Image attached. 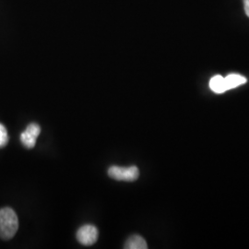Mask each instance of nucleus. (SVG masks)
Segmentation results:
<instances>
[{
  "label": "nucleus",
  "mask_w": 249,
  "mask_h": 249,
  "mask_svg": "<svg viewBox=\"0 0 249 249\" xmlns=\"http://www.w3.org/2000/svg\"><path fill=\"white\" fill-rule=\"evenodd\" d=\"M108 176L116 181L133 182L140 177V171L135 165L130 167H120L114 165L108 169Z\"/></svg>",
  "instance_id": "obj_2"
},
{
  "label": "nucleus",
  "mask_w": 249,
  "mask_h": 249,
  "mask_svg": "<svg viewBox=\"0 0 249 249\" xmlns=\"http://www.w3.org/2000/svg\"><path fill=\"white\" fill-rule=\"evenodd\" d=\"M224 79H225V82H226L227 89L236 88V87L243 85L247 82V79L244 76L239 75V74H230Z\"/></svg>",
  "instance_id": "obj_7"
},
{
  "label": "nucleus",
  "mask_w": 249,
  "mask_h": 249,
  "mask_svg": "<svg viewBox=\"0 0 249 249\" xmlns=\"http://www.w3.org/2000/svg\"><path fill=\"white\" fill-rule=\"evenodd\" d=\"M124 249H147L148 246L142 236L134 234L131 235L124 244Z\"/></svg>",
  "instance_id": "obj_5"
},
{
  "label": "nucleus",
  "mask_w": 249,
  "mask_h": 249,
  "mask_svg": "<svg viewBox=\"0 0 249 249\" xmlns=\"http://www.w3.org/2000/svg\"><path fill=\"white\" fill-rule=\"evenodd\" d=\"M98 229L91 224L81 226L77 231V239L83 246H92L98 240Z\"/></svg>",
  "instance_id": "obj_3"
},
{
  "label": "nucleus",
  "mask_w": 249,
  "mask_h": 249,
  "mask_svg": "<svg viewBox=\"0 0 249 249\" xmlns=\"http://www.w3.org/2000/svg\"><path fill=\"white\" fill-rule=\"evenodd\" d=\"M244 6H245L246 14L249 18V0H244Z\"/></svg>",
  "instance_id": "obj_9"
},
{
  "label": "nucleus",
  "mask_w": 249,
  "mask_h": 249,
  "mask_svg": "<svg viewBox=\"0 0 249 249\" xmlns=\"http://www.w3.org/2000/svg\"><path fill=\"white\" fill-rule=\"evenodd\" d=\"M210 87L216 93H223L228 90L225 79L221 75H216L210 81Z\"/></svg>",
  "instance_id": "obj_6"
},
{
  "label": "nucleus",
  "mask_w": 249,
  "mask_h": 249,
  "mask_svg": "<svg viewBox=\"0 0 249 249\" xmlns=\"http://www.w3.org/2000/svg\"><path fill=\"white\" fill-rule=\"evenodd\" d=\"M9 142V135L4 124H0V148L5 147Z\"/></svg>",
  "instance_id": "obj_8"
},
{
  "label": "nucleus",
  "mask_w": 249,
  "mask_h": 249,
  "mask_svg": "<svg viewBox=\"0 0 249 249\" xmlns=\"http://www.w3.org/2000/svg\"><path fill=\"white\" fill-rule=\"evenodd\" d=\"M41 133V127L36 123L29 124L26 129L20 134V142L27 149H33L36 144V140Z\"/></svg>",
  "instance_id": "obj_4"
},
{
  "label": "nucleus",
  "mask_w": 249,
  "mask_h": 249,
  "mask_svg": "<svg viewBox=\"0 0 249 249\" xmlns=\"http://www.w3.org/2000/svg\"><path fill=\"white\" fill-rule=\"evenodd\" d=\"M18 219L16 213L10 208L0 210V238L11 239L18 231Z\"/></svg>",
  "instance_id": "obj_1"
}]
</instances>
